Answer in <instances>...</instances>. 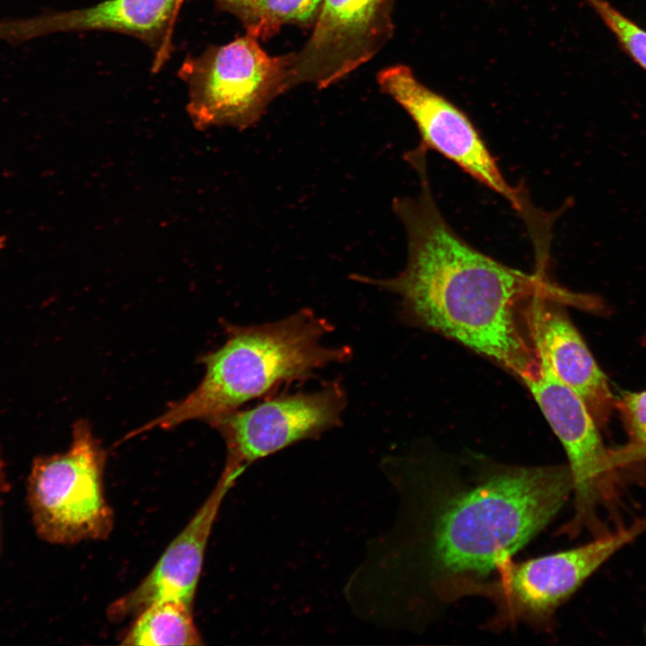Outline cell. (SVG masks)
I'll return each mask as SVG.
<instances>
[{"label": "cell", "instance_id": "cell-1", "mask_svg": "<svg viewBox=\"0 0 646 646\" xmlns=\"http://www.w3.org/2000/svg\"><path fill=\"white\" fill-rule=\"evenodd\" d=\"M392 529L362 574L380 598V617L422 631L511 560L572 493L566 465L523 466L464 453L398 458Z\"/></svg>", "mask_w": 646, "mask_h": 646}, {"label": "cell", "instance_id": "cell-2", "mask_svg": "<svg viewBox=\"0 0 646 646\" xmlns=\"http://www.w3.org/2000/svg\"><path fill=\"white\" fill-rule=\"evenodd\" d=\"M421 189L396 198L393 209L407 238V262L397 275H353L396 294L403 315L416 326L450 337L487 357L520 380L538 366L522 308L533 296L566 291L545 275L509 267L465 241L446 222L432 195L425 158L411 162Z\"/></svg>", "mask_w": 646, "mask_h": 646}, {"label": "cell", "instance_id": "cell-3", "mask_svg": "<svg viewBox=\"0 0 646 646\" xmlns=\"http://www.w3.org/2000/svg\"><path fill=\"white\" fill-rule=\"evenodd\" d=\"M227 330L223 345L202 358L205 374L196 389L133 434L155 427L169 429L190 420L211 421L284 383L306 379L352 355L346 346L322 343L332 327L309 309L275 322L229 326Z\"/></svg>", "mask_w": 646, "mask_h": 646}, {"label": "cell", "instance_id": "cell-4", "mask_svg": "<svg viewBox=\"0 0 646 646\" xmlns=\"http://www.w3.org/2000/svg\"><path fill=\"white\" fill-rule=\"evenodd\" d=\"M645 532L646 518H642L568 550L505 563L472 591L471 597L487 599L493 608L483 629L498 633L526 624L551 630L557 609L603 563Z\"/></svg>", "mask_w": 646, "mask_h": 646}, {"label": "cell", "instance_id": "cell-5", "mask_svg": "<svg viewBox=\"0 0 646 646\" xmlns=\"http://www.w3.org/2000/svg\"><path fill=\"white\" fill-rule=\"evenodd\" d=\"M291 62L292 53L270 56L248 33L188 57L179 76L188 86L187 111L193 125L199 130L253 126L275 99L290 90Z\"/></svg>", "mask_w": 646, "mask_h": 646}, {"label": "cell", "instance_id": "cell-6", "mask_svg": "<svg viewBox=\"0 0 646 646\" xmlns=\"http://www.w3.org/2000/svg\"><path fill=\"white\" fill-rule=\"evenodd\" d=\"M106 451L90 424H74L64 452L36 460L29 477V502L38 533L72 544L106 539L114 523L104 493Z\"/></svg>", "mask_w": 646, "mask_h": 646}, {"label": "cell", "instance_id": "cell-7", "mask_svg": "<svg viewBox=\"0 0 646 646\" xmlns=\"http://www.w3.org/2000/svg\"><path fill=\"white\" fill-rule=\"evenodd\" d=\"M538 361L533 374L521 381L564 448L574 496L573 515L557 535L573 538L587 530L593 537H600L608 530L599 510L616 497L619 483L613 450L605 446L598 426L581 398L545 362Z\"/></svg>", "mask_w": 646, "mask_h": 646}, {"label": "cell", "instance_id": "cell-8", "mask_svg": "<svg viewBox=\"0 0 646 646\" xmlns=\"http://www.w3.org/2000/svg\"><path fill=\"white\" fill-rule=\"evenodd\" d=\"M377 82L413 119L422 147L439 153L502 196L523 219L533 213L524 189L507 182L477 128L458 107L421 83L405 65L380 70Z\"/></svg>", "mask_w": 646, "mask_h": 646}, {"label": "cell", "instance_id": "cell-9", "mask_svg": "<svg viewBox=\"0 0 646 646\" xmlns=\"http://www.w3.org/2000/svg\"><path fill=\"white\" fill-rule=\"evenodd\" d=\"M395 0H324L312 33L292 53L288 85L325 89L374 57L394 34Z\"/></svg>", "mask_w": 646, "mask_h": 646}, {"label": "cell", "instance_id": "cell-10", "mask_svg": "<svg viewBox=\"0 0 646 646\" xmlns=\"http://www.w3.org/2000/svg\"><path fill=\"white\" fill-rule=\"evenodd\" d=\"M345 405L344 388L333 381L317 391L275 397L209 423L225 441V467L242 473L258 459L336 427Z\"/></svg>", "mask_w": 646, "mask_h": 646}, {"label": "cell", "instance_id": "cell-11", "mask_svg": "<svg viewBox=\"0 0 646 646\" xmlns=\"http://www.w3.org/2000/svg\"><path fill=\"white\" fill-rule=\"evenodd\" d=\"M582 302V294L570 291L539 293L526 301L522 318L537 356L581 398L598 426L602 427L609 421L615 397L563 306L580 308Z\"/></svg>", "mask_w": 646, "mask_h": 646}, {"label": "cell", "instance_id": "cell-12", "mask_svg": "<svg viewBox=\"0 0 646 646\" xmlns=\"http://www.w3.org/2000/svg\"><path fill=\"white\" fill-rule=\"evenodd\" d=\"M184 0H106L71 11L0 22V39L26 41L68 31H105L139 39L153 52L158 72L172 51V36Z\"/></svg>", "mask_w": 646, "mask_h": 646}, {"label": "cell", "instance_id": "cell-13", "mask_svg": "<svg viewBox=\"0 0 646 646\" xmlns=\"http://www.w3.org/2000/svg\"><path fill=\"white\" fill-rule=\"evenodd\" d=\"M240 475L224 467L202 506L170 542L148 575L109 605V619L124 620L164 599H179L192 605L214 522L223 500Z\"/></svg>", "mask_w": 646, "mask_h": 646}, {"label": "cell", "instance_id": "cell-14", "mask_svg": "<svg viewBox=\"0 0 646 646\" xmlns=\"http://www.w3.org/2000/svg\"><path fill=\"white\" fill-rule=\"evenodd\" d=\"M123 637L122 645H184L203 644L194 623L192 605L179 599L155 602L137 615Z\"/></svg>", "mask_w": 646, "mask_h": 646}, {"label": "cell", "instance_id": "cell-15", "mask_svg": "<svg viewBox=\"0 0 646 646\" xmlns=\"http://www.w3.org/2000/svg\"><path fill=\"white\" fill-rule=\"evenodd\" d=\"M324 0H250L240 17L246 33L266 40L286 24L313 28Z\"/></svg>", "mask_w": 646, "mask_h": 646}, {"label": "cell", "instance_id": "cell-16", "mask_svg": "<svg viewBox=\"0 0 646 646\" xmlns=\"http://www.w3.org/2000/svg\"><path fill=\"white\" fill-rule=\"evenodd\" d=\"M615 408L618 410L629 437L624 446L613 450L620 471L646 460V389L625 392L615 397Z\"/></svg>", "mask_w": 646, "mask_h": 646}, {"label": "cell", "instance_id": "cell-17", "mask_svg": "<svg viewBox=\"0 0 646 646\" xmlns=\"http://www.w3.org/2000/svg\"><path fill=\"white\" fill-rule=\"evenodd\" d=\"M630 57L646 71V31L605 0H586Z\"/></svg>", "mask_w": 646, "mask_h": 646}, {"label": "cell", "instance_id": "cell-18", "mask_svg": "<svg viewBox=\"0 0 646 646\" xmlns=\"http://www.w3.org/2000/svg\"><path fill=\"white\" fill-rule=\"evenodd\" d=\"M250 0H214L216 5L223 11L235 15L238 19L245 11Z\"/></svg>", "mask_w": 646, "mask_h": 646}, {"label": "cell", "instance_id": "cell-19", "mask_svg": "<svg viewBox=\"0 0 646 646\" xmlns=\"http://www.w3.org/2000/svg\"><path fill=\"white\" fill-rule=\"evenodd\" d=\"M5 245V238L4 236H0V251Z\"/></svg>", "mask_w": 646, "mask_h": 646}]
</instances>
